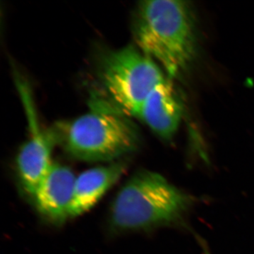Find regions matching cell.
Segmentation results:
<instances>
[{"label": "cell", "mask_w": 254, "mask_h": 254, "mask_svg": "<svg viewBox=\"0 0 254 254\" xmlns=\"http://www.w3.org/2000/svg\"><path fill=\"white\" fill-rule=\"evenodd\" d=\"M127 163L116 160L105 166L87 170L76 177L69 218H75L93 208L121 178Z\"/></svg>", "instance_id": "ba28073f"}, {"label": "cell", "mask_w": 254, "mask_h": 254, "mask_svg": "<svg viewBox=\"0 0 254 254\" xmlns=\"http://www.w3.org/2000/svg\"><path fill=\"white\" fill-rule=\"evenodd\" d=\"M18 86L28 117L30 135L18 151L16 166L21 186L33 197L54 163L52 161V153L58 140L53 128L46 131L39 126L33 99L26 83L18 82Z\"/></svg>", "instance_id": "5b68a950"}, {"label": "cell", "mask_w": 254, "mask_h": 254, "mask_svg": "<svg viewBox=\"0 0 254 254\" xmlns=\"http://www.w3.org/2000/svg\"><path fill=\"white\" fill-rule=\"evenodd\" d=\"M195 197L174 186L154 172L132 176L115 197L110 220L119 230L184 226Z\"/></svg>", "instance_id": "7a4b0ae2"}, {"label": "cell", "mask_w": 254, "mask_h": 254, "mask_svg": "<svg viewBox=\"0 0 254 254\" xmlns=\"http://www.w3.org/2000/svg\"><path fill=\"white\" fill-rule=\"evenodd\" d=\"M53 129L68 154L84 161L115 162L135 151L141 141L128 116L105 102Z\"/></svg>", "instance_id": "3957f363"}, {"label": "cell", "mask_w": 254, "mask_h": 254, "mask_svg": "<svg viewBox=\"0 0 254 254\" xmlns=\"http://www.w3.org/2000/svg\"><path fill=\"white\" fill-rule=\"evenodd\" d=\"M76 177L68 167L53 163L33 195L39 213L53 223L69 218Z\"/></svg>", "instance_id": "8992f818"}, {"label": "cell", "mask_w": 254, "mask_h": 254, "mask_svg": "<svg viewBox=\"0 0 254 254\" xmlns=\"http://www.w3.org/2000/svg\"><path fill=\"white\" fill-rule=\"evenodd\" d=\"M132 30L137 48L173 77L181 74L194 58V22L187 1H140Z\"/></svg>", "instance_id": "6da1fadb"}, {"label": "cell", "mask_w": 254, "mask_h": 254, "mask_svg": "<svg viewBox=\"0 0 254 254\" xmlns=\"http://www.w3.org/2000/svg\"><path fill=\"white\" fill-rule=\"evenodd\" d=\"M183 110L173 83L165 80L147 97L136 118L141 119L159 136L169 140L180 126Z\"/></svg>", "instance_id": "52a82bcc"}, {"label": "cell", "mask_w": 254, "mask_h": 254, "mask_svg": "<svg viewBox=\"0 0 254 254\" xmlns=\"http://www.w3.org/2000/svg\"><path fill=\"white\" fill-rule=\"evenodd\" d=\"M98 78L110 106L128 117H137L147 97L165 81L154 60L132 45L103 55Z\"/></svg>", "instance_id": "277c9868"}]
</instances>
